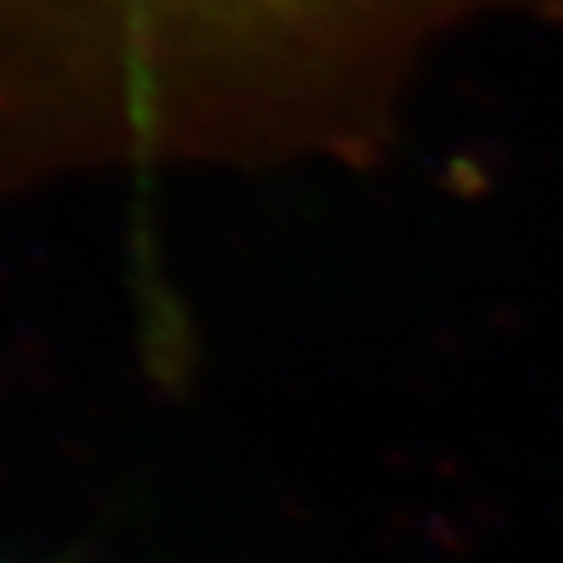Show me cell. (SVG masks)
Wrapping results in <instances>:
<instances>
[{"instance_id": "1", "label": "cell", "mask_w": 563, "mask_h": 563, "mask_svg": "<svg viewBox=\"0 0 563 563\" xmlns=\"http://www.w3.org/2000/svg\"><path fill=\"white\" fill-rule=\"evenodd\" d=\"M490 22H563V0H0V190L374 162L435 55Z\"/></svg>"}]
</instances>
